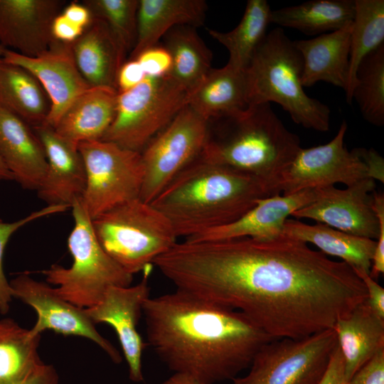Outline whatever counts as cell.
<instances>
[{
	"mask_svg": "<svg viewBox=\"0 0 384 384\" xmlns=\"http://www.w3.org/2000/svg\"><path fill=\"white\" fill-rule=\"evenodd\" d=\"M154 265L176 289L238 311L275 338L334 329L368 297L348 265L284 233L271 239L185 240Z\"/></svg>",
	"mask_w": 384,
	"mask_h": 384,
	"instance_id": "cell-1",
	"label": "cell"
},
{
	"mask_svg": "<svg viewBox=\"0 0 384 384\" xmlns=\"http://www.w3.org/2000/svg\"><path fill=\"white\" fill-rule=\"evenodd\" d=\"M148 343L176 373L203 384L233 380L277 339L243 314L186 292L149 297L143 307Z\"/></svg>",
	"mask_w": 384,
	"mask_h": 384,
	"instance_id": "cell-2",
	"label": "cell"
},
{
	"mask_svg": "<svg viewBox=\"0 0 384 384\" xmlns=\"http://www.w3.org/2000/svg\"><path fill=\"white\" fill-rule=\"evenodd\" d=\"M281 194L278 186L198 159L151 202L186 239L235 221L258 199Z\"/></svg>",
	"mask_w": 384,
	"mask_h": 384,
	"instance_id": "cell-3",
	"label": "cell"
},
{
	"mask_svg": "<svg viewBox=\"0 0 384 384\" xmlns=\"http://www.w3.org/2000/svg\"><path fill=\"white\" fill-rule=\"evenodd\" d=\"M208 121L216 125L217 132L215 137L208 134L199 159L257 176L279 187L281 175L301 146L299 137L287 129L270 103L250 106Z\"/></svg>",
	"mask_w": 384,
	"mask_h": 384,
	"instance_id": "cell-4",
	"label": "cell"
},
{
	"mask_svg": "<svg viewBox=\"0 0 384 384\" xmlns=\"http://www.w3.org/2000/svg\"><path fill=\"white\" fill-rule=\"evenodd\" d=\"M302 69V55L283 28L270 31L245 70L249 107L276 102L294 123L318 132L329 131L331 110L305 92Z\"/></svg>",
	"mask_w": 384,
	"mask_h": 384,
	"instance_id": "cell-5",
	"label": "cell"
},
{
	"mask_svg": "<svg viewBox=\"0 0 384 384\" xmlns=\"http://www.w3.org/2000/svg\"><path fill=\"white\" fill-rule=\"evenodd\" d=\"M92 222L103 250L132 275L152 265L177 242L169 220L140 198L119 205Z\"/></svg>",
	"mask_w": 384,
	"mask_h": 384,
	"instance_id": "cell-6",
	"label": "cell"
},
{
	"mask_svg": "<svg viewBox=\"0 0 384 384\" xmlns=\"http://www.w3.org/2000/svg\"><path fill=\"white\" fill-rule=\"evenodd\" d=\"M74 227L68 239L73 256L70 267L53 265L42 272L46 282L73 305L87 309L96 305L112 286L131 285L133 275L126 272L103 250L92 227V218L80 199L71 206Z\"/></svg>",
	"mask_w": 384,
	"mask_h": 384,
	"instance_id": "cell-7",
	"label": "cell"
},
{
	"mask_svg": "<svg viewBox=\"0 0 384 384\" xmlns=\"http://www.w3.org/2000/svg\"><path fill=\"white\" fill-rule=\"evenodd\" d=\"M188 94L169 76L146 77L118 92L115 116L101 140L142 152L187 105Z\"/></svg>",
	"mask_w": 384,
	"mask_h": 384,
	"instance_id": "cell-8",
	"label": "cell"
},
{
	"mask_svg": "<svg viewBox=\"0 0 384 384\" xmlns=\"http://www.w3.org/2000/svg\"><path fill=\"white\" fill-rule=\"evenodd\" d=\"M78 149L86 176L80 201L92 220L140 198L144 180L140 152L104 140L81 142Z\"/></svg>",
	"mask_w": 384,
	"mask_h": 384,
	"instance_id": "cell-9",
	"label": "cell"
},
{
	"mask_svg": "<svg viewBox=\"0 0 384 384\" xmlns=\"http://www.w3.org/2000/svg\"><path fill=\"white\" fill-rule=\"evenodd\" d=\"M338 344L334 329L309 336L274 339L255 354L249 372L234 384H318Z\"/></svg>",
	"mask_w": 384,
	"mask_h": 384,
	"instance_id": "cell-10",
	"label": "cell"
},
{
	"mask_svg": "<svg viewBox=\"0 0 384 384\" xmlns=\"http://www.w3.org/2000/svg\"><path fill=\"white\" fill-rule=\"evenodd\" d=\"M208 137V120L187 105L141 152L140 198L151 203L184 169L197 160Z\"/></svg>",
	"mask_w": 384,
	"mask_h": 384,
	"instance_id": "cell-11",
	"label": "cell"
},
{
	"mask_svg": "<svg viewBox=\"0 0 384 384\" xmlns=\"http://www.w3.org/2000/svg\"><path fill=\"white\" fill-rule=\"evenodd\" d=\"M347 129V123L343 120L336 135L327 144L306 149L301 147L279 178L281 193L289 195L338 183L349 186L370 178L363 149L349 151L344 145Z\"/></svg>",
	"mask_w": 384,
	"mask_h": 384,
	"instance_id": "cell-12",
	"label": "cell"
},
{
	"mask_svg": "<svg viewBox=\"0 0 384 384\" xmlns=\"http://www.w3.org/2000/svg\"><path fill=\"white\" fill-rule=\"evenodd\" d=\"M9 283L13 297L33 307L37 314V320L30 329L33 336L51 330L63 336L84 337L97 344L115 363L122 361L120 353L97 331L85 309L64 299L50 284L37 281L26 273Z\"/></svg>",
	"mask_w": 384,
	"mask_h": 384,
	"instance_id": "cell-13",
	"label": "cell"
},
{
	"mask_svg": "<svg viewBox=\"0 0 384 384\" xmlns=\"http://www.w3.org/2000/svg\"><path fill=\"white\" fill-rule=\"evenodd\" d=\"M375 188V180L371 178L345 189L334 186L319 188L314 201L291 215L297 220L311 219L353 235L378 240L380 223L373 206Z\"/></svg>",
	"mask_w": 384,
	"mask_h": 384,
	"instance_id": "cell-14",
	"label": "cell"
},
{
	"mask_svg": "<svg viewBox=\"0 0 384 384\" xmlns=\"http://www.w3.org/2000/svg\"><path fill=\"white\" fill-rule=\"evenodd\" d=\"M152 265L143 270L142 280L134 286H112L96 305L85 309L95 324L104 323L115 331L128 366L129 378L134 383L144 380L142 354L145 343L137 331L143 307L150 297L149 285Z\"/></svg>",
	"mask_w": 384,
	"mask_h": 384,
	"instance_id": "cell-15",
	"label": "cell"
},
{
	"mask_svg": "<svg viewBox=\"0 0 384 384\" xmlns=\"http://www.w3.org/2000/svg\"><path fill=\"white\" fill-rule=\"evenodd\" d=\"M1 59L26 69L38 80L50 102V114L44 124L53 128L71 103L90 87L76 65L71 43L55 41L47 50L35 57L6 49Z\"/></svg>",
	"mask_w": 384,
	"mask_h": 384,
	"instance_id": "cell-16",
	"label": "cell"
},
{
	"mask_svg": "<svg viewBox=\"0 0 384 384\" xmlns=\"http://www.w3.org/2000/svg\"><path fill=\"white\" fill-rule=\"evenodd\" d=\"M64 4L61 0H0V43L24 56L43 53L56 41L51 26Z\"/></svg>",
	"mask_w": 384,
	"mask_h": 384,
	"instance_id": "cell-17",
	"label": "cell"
},
{
	"mask_svg": "<svg viewBox=\"0 0 384 384\" xmlns=\"http://www.w3.org/2000/svg\"><path fill=\"white\" fill-rule=\"evenodd\" d=\"M40 140L47 161L44 178L37 189L48 205L72 204L80 199L85 187V170L78 144L42 124L32 127Z\"/></svg>",
	"mask_w": 384,
	"mask_h": 384,
	"instance_id": "cell-18",
	"label": "cell"
},
{
	"mask_svg": "<svg viewBox=\"0 0 384 384\" xmlns=\"http://www.w3.org/2000/svg\"><path fill=\"white\" fill-rule=\"evenodd\" d=\"M317 195L318 188H310L289 195L277 194L260 198L235 221L186 240L215 241L245 237L255 239L278 237L283 233L284 223L288 217L314 201Z\"/></svg>",
	"mask_w": 384,
	"mask_h": 384,
	"instance_id": "cell-19",
	"label": "cell"
},
{
	"mask_svg": "<svg viewBox=\"0 0 384 384\" xmlns=\"http://www.w3.org/2000/svg\"><path fill=\"white\" fill-rule=\"evenodd\" d=\"M0 157L14 181L37 191L47 169L43 146L30 125L1 106Z\"/></svg>",
	"mask_w": 384,
	"mask_h": 384,
	"instance_id": "cell-20",
	"label": "cell"
},
{
	"mask_svg": "<svg viewBox=\"0 0 384 384\" xmlns=\"http://www.w3.org/2000/svg\"><path fill=\"white\" fill-rule=\"evenodd\" d=\"M351 25L311 39L294 41L302 58L303 87L324 81L345 91L348 80Z\"/></svg>",
	"mask_w": 384,
	"mask_h": 384,
	"instance_id": "cell-21",
	"label": "cell"
},
{
	"mask_svg": "<svg viewBox=\"0 0 384 384\" xmlns=\"http://www.w3.org/2000/svg\"><path fill=\"white\" fill-rule=\"evenodd\" d=\"M71 49L80 73L90 87L117 90V75L126 55L104 21L92 17L81 36L71 43Z\"/></svg>",
	"mask_w": 384,
	"mask_h": 384,
	"instance_id": "cell-22",
	"label": "cell"
},
{
	"mask_svg": "<svg viewBox=\"0 0 384 384\" xmlns=\"http://www.w3.org/2000/svg\"><path fill=\"white\" fill-rule=\"evenodd\" d=\"M118 92L109 87H90L63 114L54 129L76 143L101 140L115 116Z\"/></svg>",
	"mask_w": 384,
	"mask_h": 384,
	"instance_id": "cell-23",
	"label": "cell"
},
{
	"mask_svg": "<svg viewBox=\"0 0 384 384\" xmlns=\"http://www.w3.org/2000/svg\"><path fill=\"white\" fill-rule=\"evenodd\" d=\"M206 11L203 0H139L137 40L129 59L157 45L161 38L176 26L196 28L203 26Z\"/></svg>",
	"mask_w": 384,
	"mask_h": 384,
	"instance_id": "cell-24",
	"label": "cell"
},
{
	"mask_svg": "<svg viewBox=\"0 0 384 384\" xmlns=\"http://www.w3.org/2000/svg\"><path fill=\"white\" fill-rule=\"evenodd\" d=\"M334 329L344 361L346 383L379 350L384 348V319L366 300L338 319Z\"/></svg>",
	"mask_w": 384,
	"mask_h": 384,
	"instance_id": "cell-25",
	"label": "cell"
},
{
	"mask_svg": "<svg viewBox=\"0 0 384 384\" xmlns=\"http://www.w3.org/2000/svg\"><path fill=\"white\" fill-rule=\"evenodd\" d=\"M187 105L207 120L249 107L245 70L211 68L188 97Z\"/></svg>",
	"mask_w": 384,
	"mask_h": 384,
	"instance_id": "cell-26",
	"label": "cell"
},
{
	"mask_svg": "<svg viewBox=\"0 0 384 384\" xmlns=\"http://www.w3.org/2000/svg\"><path fill=\"white\" fill-rule=\"evenodd\" d=\"M283 233L314 245L326 255L339 257L356 272L370 274L375 240L353 235L323 223L309 225L289 218L284 223Z\"/></svg>",
	"mask_w": 384,
	"mask_h": 384,
	"instance_id": "cell-27",
	"label": "cell"
},
{
	"mask_svg": "<svg viewBox=\"0 0 384 384\" xmlns=\"http://www.w3.org/2000/svg\"><path fill=\"white\" fill-rule=\"evenodd\" d=\"M0 106L31 127L46 123L50 100L38 80L26 69L0 60Z\"/></svg>",
	"mask_w": 384,
	"mask_h": 384,
	"instance_id": "cell-28",
	"label": "cell"
},
{
	"mask_svg": "<svg viewBox=\"0 0 384 384\" xmlns=\"http://www.w3.org/2000/svg\"><path fill=\"white\" fill-rule=\"evenodd\" d=\"M354 15L355 0H312L272 10L270 23L319 36L351 23Z\"/></svg>",
	"mask_w": 384,
	"mask_h": 384,
	"instance_id": "cell-29",
	"label": "cell"
},
{
	"mask_svg": "<svg viewBox=\"0 0 384 384\" xmlns=\"http://www.w3.org/2000/svg\"><path fill=\"white\" fill-rule=\"evenodd\" d=\"M164 37L172 61L167 76L188 97L211 70L212 53L194 27L178 26Z\"/></svg>",
	"mask_w": 384,
	"mask_h": 384,
	"instance_id": "cell-30",
	"label": "cell"
},
{
	"mask_svg": "<svg viewBox=\"0 0 384 384\" xmlns=\"http://www.w3.org/2000/svg\"><path fill=\"white\" fill-rule=\"evenodd\" d=\"M271 11L266 0H249L235 28L228 32L208 29V34L228 50L227 65L239 70H246L267 34Z\"/></svg>",
	"mask_w": 384,
	"mask_h": 384,
	"instance_id": "cell-31",
	"label": "cell"
},
{
	"mask_svg": "<svg viewBox=\"0 0 384 384\" xmlns=\"http://www.w3.org/2000/svg\"><path fill=\"white\" fill-rule=\"evenodd\" d=\"M384 44V1L355 0L350 35L349 72L346 100L351 104L356 73L362 60Z\"/></svg>",
	"mask_w": 384,
	"mask_h": 384,
	"instance_id": "cell-32",
	"label": "cell"
},
{
	"mask_svg": "<svg viewBox=\"0 0 384 384\" xmlns=\"http://www.w3.org/2000/svg\"><path fill=\"white\" fill-rule=\"evenodd\" d=\"M40 340L14 319H0V384H15L41 361Z\"/></svg>",
	"mask_w": 384,
	"mask_h": 384,
	"instance_id": "cell-33",
	"label": "cell"
},
{
	"mask_svg": "<svg viewBox=\"0 0 384 384\" xmlns=\"http://www.w3.org/2000/svg\"><path fill=\"white\" fill-rule=\"evenodd\" d=\"M352 100L366 121L377 127L384 124V44L359 64Z\"/></svg>",
	"mask_w": 384,
	"mask_h": 384,
	"instance_id": "cell-34",
	"label": "cell"
},
{
	"mask_svg": "<svg viewBox=\"0 0 384 384\" xmlns=\"http://www.w3.org/2000/svg\"><path fill=\"white\" fill-rule=\"evenodd\" d=\"M93 18L104 21L122 52L133 50L137 33L139 0H85Z\"/></svg>",
	"mask_w": 384,
	"mask_h": 384,
	"instance_id": "cell-35",
	"label": "cell"
},
{
	"mask_svg": "<svg viewBox=\"0 0 384 384\" xmlns=\"http://www.w3.org/2000/svg\"><path fill=\"white\" fill-rule=\"evenodd\" d=\"M70 208L67 205H48L46 207L36 210L11 223H6L0 218V313L6 314L10 309L13 299L9 282L7 280L3 268V257L5 247L11 236L23 225L43 217L62 213Z\"/></svg>",
	"mask_w": 384,
	"mask_h": 384,
	"instance_id": "cell-36",
	"label": "cell"
},
{
	"mask_svg": "<svg viewBox=\"0 0 384 384\" xmlns=\"http://www.w3.org/2000/svg\"><path fill=\"white\" fill-rule=\"evenodd\" d=\"M134 59L141 65L146 77L166 76L171 68V57L164 46H154L142 51Z\"/></svg>",
	"mask_w": 384,
	"mask_h": 384,
	"instance_id": "cell-37",
	"label": "cell"
},
{
	"mask_svg": "<svg viewBox=\"0 0 384 384\" xmlns=\"http://www.w3.org/2000/svg\"><path fill=\"white\" fill-rule=\"evenodd\" d=\"M373 206L380 223V231L372 259L370 277L373 279L384 272V195L375 191Z\"/></svg>",
	"mask_w": 384,
	"mask_h": 384,
	"instance_id": "cell-38",
	"label": "cell"
},
{
	"mask_svg": "<svg viewBox=\"0 0 384 384\" xmlns=\"http://www.w3.org/2000/svg\"><path fill=\"white\" fill-rule=\"evenodd\" d=\"M346 384H384V348L362 366Z\"/></svg>",
	"mask_w": 384,
	"mask_h": 384,
	"instance_id": "cell-39",
	"label": "cell"
},
{
	"mask_svg": "<svg viewBox=\"0 0 384 384\" xmlns=\"http://www.w3.org/2000/svg\"><path fill=\"white\" fill-rule=\"evenodd\" d=\"M146 78V74L137 60H125L117 75V90L118 92L128 91L139 85Z\"/></svg>",
	"mask_w": 384,
	"mask_h": 384,
	"instance_id": "cell-40",
	"label": "cell"
},
{
	"mask_svg": "<svg viewBox=\"0 0 384 384\" xmlns=\"http://www.w3.org/2000/svg\"><path fill=\"white\" fill-rule=\"evenodd\" d=\"M58 374L51 364H46L41 360L36 363L15 384H58Z\"/></svg>",
	"mask_w": 384,
	"mask_h": 384,
	"instance_id": "cell-41",
	"label": "cell"
},
{
	"mask_svg": "<svg viewBox=\"0 0 384 384\" xmlns=\"http://www.w3.org/2000/svg\"><path fill=\"white\" fill-rule=\"evenodd\" d=\"M356 273L365 284L368 295L366 302L370 309L378 317L384 319V289L369 274L363 272Z\"/></svg>",
	"mask_w": 384,
	"mask_h": 384,
	"instance_id": "cell-42",
	"label": "cell"
},
{
	"mask_svg": "<svg viewBox=\"0 0 384 384\" xmlns=\"http://www.w3.org/2000/svg\"><path fill=\"white\" fill-rule=\"evenodd\" d=\"M51 31L56 41L72 43L81 36L84 28L74 24L60 13L54 18Z\"/></svg>",
	"mask_w": 384,
	"mask_h": 384,
	"instance_id": "cell-43",
	"label": "cell"
},
{
	"mask_svg": "<svg viewBox=\"0 0 384 384\" xmlns=\"http://www.w3.org/2000/svg\"><path fill=\"white\" fill-rule=\"evenodd\" d=\"M318 384H346L343 358L338 344L331 356L326 370Z\"/></svg>",
	"mask_w": 384,
	"mask_h": 384,
	"instance_id": "cell-44",
	"label": "cell"
},
{
	"mask_svg": "<svg viewBox=\"0 0 384 384\" xmlns=\"http://www.w3.org/2000/svg\"><path fill=\"white\" fill-rule=\"evenodd\" d=\"M61 13L72 23L84 29L92 20L90 10L82 3L78 1L70 2L63 9Z\"/></svg>",
	"mask_w": 384,
	"mask_h": 384,
	"instance_id": "cell-45",
	"label": "cell"
},
{
	"mask_svg": "<svg viewBox=\"0 0 384 384\" xmlns=\"http://www.w3.org/2000/svg\"><path fill=\"white\" fill-rule=\"evenodd\" d=\"M363 157L368 166L370 178L383 183L384 161L382 156L373 149H363Z\"/></svg>",
	"mask_w": 384,
	"mask_h": 384,
	"instance_id": "cell-46",
	"label": "cell"
},
{
	"mask_svg": "<svg viewBox=\"0 0 384 384\" xmlns=\"http://www.w3.org/2000/svg\"><path fill=\"white\" fill-rule=\"evenodd\" d=\"M160 384H203L198 381L193 377L182 374L174 373L172 375L164 380Z\"/></svg>",
	"mask_w": 384,
	"mask_h": 384,
	"instance_id": "cell-47",
	"label": "cell"
},
{
	"mask_svg": "<svg viewBox=\"0 0 384 384\" xmlns=\"http://www.w3.org/2000/svg\"><path fill=\"white\" fill-rule=\"evenodd\" d=\"M14 180V177L0 157V181H11Z\"/></svg>",
	"mask_w": 384,
	"mask_h": 384,
	"instance_id": "cell-48",
	"label": "cell"
},
{
	"mask_svg": "<svg viewBox=\"0 0 384 384\" xmlns=\"http://www.w3.org/2000/svg\"><path fill=\"white\" fill-rule=\"evenodd\" d=\"M6 48H5L1 43H0V60L2 58L5 50Z\"/></svg>",
	"mask_w": 384,
	"mask_h": 384,
	"instance_id": "cell-49",
	"label": "cell"
}]
</instances>
